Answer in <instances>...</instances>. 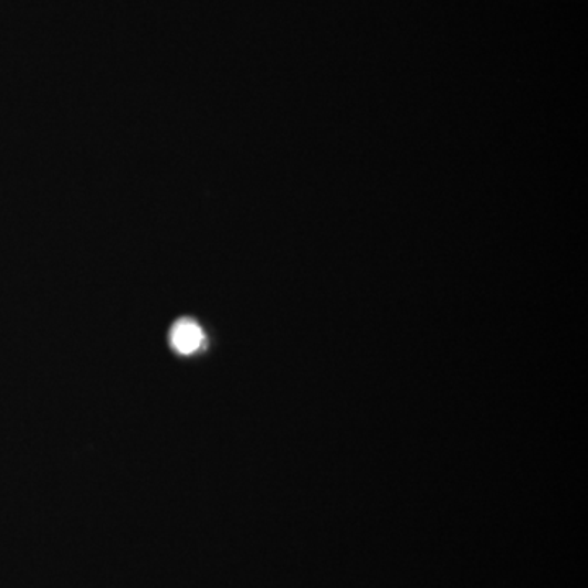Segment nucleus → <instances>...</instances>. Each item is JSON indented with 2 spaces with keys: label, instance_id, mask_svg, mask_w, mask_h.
Segmentation results:
<instances>
[{
  "label": "nucleus",
  "instance_id": "f257e3e1",
  "mask_svg": "<svg viewBox=\"0 0 588 588\" xmlns=\"http://www.w3.org/2000/svg\"><path fill=\"white\" fill-rule=\"evenodd\" d=\"M203 342V330L191 319H180L170 332V344L182 355H190L200 350Z\"/></svg>",
  "mask_w": 588,
  "mask_h": 588
}]
</instances>
